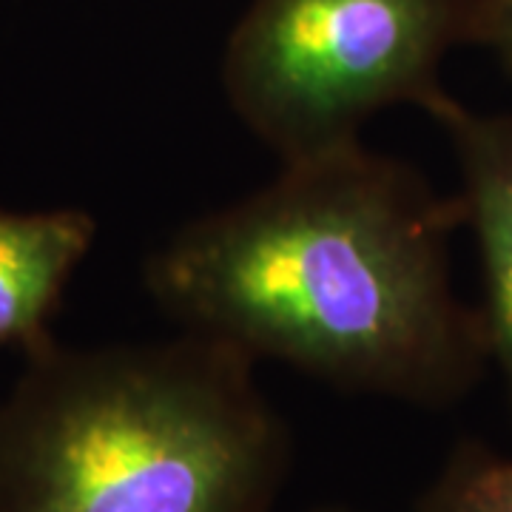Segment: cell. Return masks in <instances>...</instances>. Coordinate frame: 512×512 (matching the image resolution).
Masks as SVG:
<instances>
[{
    "label": "cell",
    "instance_id": "cell-4",
    "mask_svg": "<svg viewBox=\"0 0 512 512\" xmlns=\"http://www.w3.org/2000/svg\"><path fill=\"white\" fill-rule=\"evenodd\" d=\"M447 134L458 174L464 228L481 262V319L512 410V111H473L453 94L427 111Z\"/></svg>",
    "mask_w": 512,
    "mask_h": 512
},
{
    "label": "cell",
    "instance_id": "cell-6",
    "mask_svg": "<svg viewBox=\"0 0 512 512\" xmlns=\"http://www.w3.org/2000/svg\"><path fill=\"white\" fill-rule=\"evenodd\" d=\"M416 512H512V453L487 441H458Z\"/></svg>",
    "mask_w": 512,
    "mask_h": 512
},
{
    "label": "cell",
    "instance_id": "cell-3",
    "mask_svg": "<svg viewBox=\"0 0 512 512\" xmlns=\"http://www.w3.org/2000/svg\"><path fill=\"white\" fill-rule=\"evenodd\" d=\"M478 0H251L225 40L222 92L282 163L362 143L384 109L430 111L473 46Z\"/></svg>",
    "mask_w": 512,
    "mask_h": 512
},
{
    "label": "cell",
    "instance_id": "cell-2",
    "mask_svg": "<svg viewBox=\"0 0 512 512\" xmlns=\"http://www.w3.org/2000/svg\"><path fill=\"white\" fill-rule=\"evenodd\" d=\"M0 399V512H274L291 433L214 339L23 356Z\"/></svg>",
    "mask_w": 512,
    "mask_h": 512
},
{
    "label": "cell",
    "instance_id": "cell-8",
    "mask_svg": "<svg viewBox=\"0 0 512 512\" xmlns=\"http://www.w3.org/2000/svg\"><path fill=\"white\" fill-rule=\"evenodd\" d=\"M311 512H353V510H342V507H322V510H311Z\"/></svg>",
    "mask_w": 512,
    "mask_h": 512
},
{
    "label": "cell",
    "instance_id": "cell-1",
    "mask_svg": "<svg viewBox=\"0 0 512 512\" xmlns=\"http://www.w3.org/2000/svg\"><path fill=\"white\" fill-rule=\"evenodd\" d=\"M461 228L458 197L356 143L282 163L259 191L185 222L143 279L183 333L348 393L450 407L490 367L481 311L450 279Z\"/></svg>",
    "mask_w": 512,
    "mask_h": 512
},
{
    "label": "cell",
    "instance_id": "cell-7",
    "mask_svg": "<svg viewBox=\"0 0 512 512\" xmlns=\"http://www.w3.org/2000/svg\"><path fill=\"white\" fill-rule=\"evenodd\" d=\"M473 46L490 52L512 77V0H478Z\"/></svg>",
    "mask_w": 512,
    "mask_h": 512
},
{
    "label": "cell",
    "instance_id": "cell-5",
    "mask_svg": "<svg viewBox=\"0 0 512 512\" xmlns=\"http://www.w3.org/2000/svg\"><path fill=\"white\" fill-rule=\"evenodd\" d=\"M94 239L97 222L83 208H0V348L26 356L55 339L49 322Z\"/></svg>",
    "mask_w": 512,
    "mask_h": 512
}]
</instances>
